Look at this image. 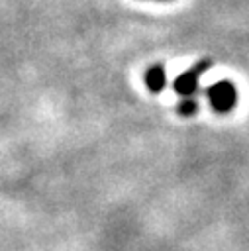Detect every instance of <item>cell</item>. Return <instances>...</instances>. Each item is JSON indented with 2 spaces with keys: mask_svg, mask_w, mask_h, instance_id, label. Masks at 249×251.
I'll return each instance as SVG.
<instances>
[{
  "mask_svg": "<svg viewBox=\"0 0 249 251\" xmlns=\"http://www.w3.org/2000/svg\"><path fill=\"white\" fill-rule=\"evenodd\" d=\"M206 96L212 104V108L220 114L229 112L237 102V90L229 80H220L206 88Z\"/></svg>",
  "mask_w": 249,
  "mask_h": 251,
  "instance_id": "obj_1",
  "label": "cell"
},
{
  "mask_svg": "<svg viewBox=\"0 0 249 251\" xmlns=\"http://www.w3.org/2000/svg\"><path fill=\"white\" fill-rule=\"evenodd\" d=\"M176 110H178V114H182V116H192V114H196V110H198V102H196L192 96H184V100L178 102Z\"/></svg>",
  "mask_w": 249,
  "mask_h": 251,
  "instance_id": "obj_4",
  "label": "cell"
},
{
  "mask_svg": "<svg viewBox=\"0 0 249 251\" xmlns=\"http://www.w3.org/2000/svg\"><path fill=\"white\" fill-rule=\"evenodd\" d=\"M145 84L151 92H159L165 88L167 84V75H165V67L163 65H151L145 71Z\"/></svg>",
  "mask_w": 249,
  "mask_h": 251,
  "instance_id": "obj_3",
  "label": "cell"
},
{
  "mask_svg": "<svg viewBox=\"0 0 249 251\" xmlns=\"http://www.w3.org/2000/svg\"><path fill=\"white\" fill-rule=\"evenodd\" d=\"M210 67H212V61H210V59L198 61L194 67H190L188 71H184L182 75H178V76L174 78L173 88H174L178 94H182V96L194 94V90L198 88V76H200L204 71H208Z\"/></svg>",
  "mask_w": 249,
  "mask_h": 251,
  "instance_id": "obj_2",
  "label": "cell"
}]
</instances>
